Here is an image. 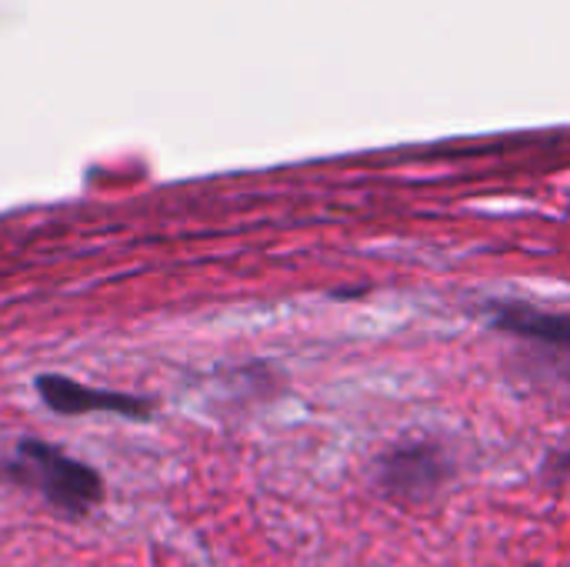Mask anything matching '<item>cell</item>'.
<instances>
[{"instance_id": "4", "label": "cell", "mask_w": 570, "mask_h": 567, "mask_svg": "<svg viewBox=\"0 0 570 567\" xmlns=\"http://www.w3.org/2000/svg\"><path fill=\"white\" fill-rule=\"evenodd\" d=\"M491 321H494V328H501L508 334L570 351V314H554V311H541L534 304L511 301V304H494Z\"/></svg>"}, {"instance_id": "3", "label": "cell", "mask_w": 570, "mask_h": 567, "mask_svg": "<svg viewBox=\"0 0 570 567\" xmlns=\"http://www.w3.org/2000/svg\"><path fill=\"white\" fill-rule=\"evenodd\" d=\"M33 388L53 414H120L130 421H147L154 414V404L147 398H134L120 391H97L63 374H40Z\"/></svg>"}, {"instance_id": "2", "label": "cell", "mask_w": 570, "mask_h": 567, "mask_svg": "<svg viewBox=\"0 0 570 567\" xmlns=\"http://www.w3.org/2000/svg\"><path fill=\"white\" fill-rule=\"evenodd\" d=\"M448 478V461L434 444H401L377 461V485L401 505H421L438 495Z\"/></svg>"}, {"instance_id": "1", "label": "cell", "mask_w": 570, "mask_h": 567, "mask_svg": "<svg viewBox=\"0 0 570 567\" xmlns=\"http://www.w3.org/2000/svg\"><path fill=\"white\" fill-rule=\"evenodd\" d=\"M0 475L20 488L37 491L47 505H53L57 511L73 515V518L90 515L104 501L100 475L47 441L23 438L13 448L10 461L0 468Z\"/></svg>"}]
</instances>
